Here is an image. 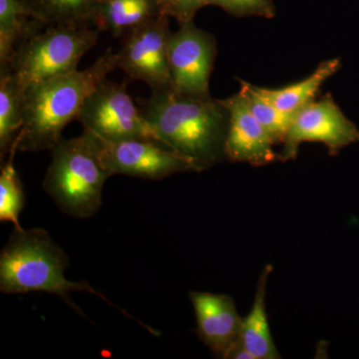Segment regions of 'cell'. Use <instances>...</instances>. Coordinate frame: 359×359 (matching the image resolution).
I'll list each match as a JSON object with an SVG mask.
<instances>
[{"label":"cell","instance_id":"obj_7","mask_svg":"<svg viewBox=\"0 0 359 359\" xmlns=\"http://www.w3.org/2000/svg\"><path fill=\"white\" fill-rule=\"evenodd\" d=\"M304 142L323 144L330 156H337L342 149L359 143V129L328 93L295 113L278 153L280 162L294 160Z\"/></svg>","mask_w":359,"mask_h":359},{"label":"cell","instance_id":"obj_8","mask_svg":"<svg viewBox=\"0 0 359 359\" xmlns=\"http://www.w3.org/2000/svg\"><path fill=\"white\" fill-rule=\"evenodd\" d=\"M217 56V41L193 21L180 25L168 39V61L172 89L176 93L211 98L210 77Z\"/></svg>","mask_w":359,"mask_h":359},{"label":"cell","instance_id":"obj_14","mask_svg":"<svg viewBox=\"0 0 359 359\" xmlns=\"http://www.w3.org/2000/svg\"><path fill=\"white\" fill-rule=\"evenodd\" d=\"M271 271L273 266L266 264L257 282L252 309L245 318H243L241 341L255 359L280 358L271 337L266 309V283Z\"/></svg>","mask_w":359,"mask_h":359},{"label":"cell","instance_id":"obj_19","mask_svg":"<svg viewBox=\"0 0 359 359\" xmlns=\"http://www.w3.org/2000/svg\"><path fill=\"white\" fill-rule=\"evenodd\" d=\"M240 82V91L244 94L250 112L255 116L257 121L262 125L275 145L283 143L294 122L295 114H290L276 109L275 106L264 100L263 97L259 96L252 89V84L242 80Z\"/></svg>","mask_w":359,"mask_h":359},{"label":"cell","instance_id":"obj_18","mask_svg":"<svg viewBox=\"0 0 359 359\" xmlns=\"http://www.w3.org/2000/svg\"><path fill=\"white\" fill-rule=\"evenodd\" d=\"M45 26L30 16L18 0H0V68L8 63L23 39Z\"/></svg>","mask_w":359,"mask_h":359},{"label":"cell","instance_id":"obj_13","mask_svg":"<svg viewBox=\"0 0 359 359\" xmlns=\"http://www.w3.org/2000/svg\"><path fill=\"white\" fill-rule=\"evenodd\" d=\"M341 68L339 58H332L323 61L309 76L297 83L287 85L283 88H263L252 85V89L263 97L276 109L282 112L295 114L309 103L316 100L318 92L327 80L334 76Z\"/></svg>","mask_w":359,"mask_h":359},{"label":"cell","instance_id":"obj_15","mask_svg":"<svg viewBox=\"0 0 359 359\" xmlns=\"http://www.w3.org/2000/svg\"><path fill=\"white\" fill-rule=\"evenodd\" d=\"M162 15L156 0H102L93 26L111 33L116 39H123L129 32Z\"/></svg>","mask_w":359,"mask_h":359},{"label":"cell","instance_id":"obj_5","mask_svg":"<svg viewBox=\"0 0 359 359\" xmlns=\"http://www.w3.org/2000/svg\"><path fill=\"white\" fill-rule=\"evenodd\" d=\"M100 30L92 25H47L16 47L7 70L23 88L77 71L84 54L95 46Z\"/></svg>","mask_w":359,"mask_h":359},{"label":"cell","instance_id":"obj_10","mask_svg":"<svg viewBox=\"0 0 359 359\" xmlns=\"http://www.w3.org/2000/svg\"><path fill=\"white\" fill-rule=\"evenodd\" d=\"M99 141L101 162L111 176L125 175L159 181L174 174L198 173L197 168L190 160L157 141L147 139L120 142L99 139Z\"/></svg>","mask_w":359,"mask_h":359},{"label":"cell","instance_id":"obj_9","mask_svg":"<svg viewBox=\"0 0 359 359\" xmlns=\"http://www.w3.org/2000/svg\"><path fill=\"white\" fill-rule=\"evenodd\" d=\"M169 18L159 15L143 23L123 37L117 52L118 68L127 76L145 82L154 90L172 89L168 39Z\"/></svg>","mask_w":359,"mask_h":359},{"label":"cell","instance_id":"obj_3","mask_svg":"<svg viewBox=\"0 0 359 359\" xmlns=\"http://www.w3.org/2000/svg\"><path fill=\"white\" fill-rule=\"evenodd\" d=\"M118 68L117 53L108 49L86 69L26 87L25 124L16 144L18 152L52 150L65 127L78 118L90 94Z\"/></svg>","mask_w":359,"mask_h":359},{"label":"cell","instance_id":"obj_2","mask_svg":"<svg viewBox=\"0 0 359 359\" xmlns=\"http://www.w3.org/2000/svg\"><path fill=\"white\" fill-rule=\"evenodd\" d=\"M69 257L43 229L14 228L8 242L0 254V292L6 294L41 292L55 294L81 316H85L71 294L88 292L134 320L153 335H160L155 328L135 318L125 309L116 306L89 283L72 282L65 276Z\"/></svg>","mask_w":359,"mask_h":359},{"label":"cell","instance_id":"obj_12","mask_svg":"<svg viewBox=\"0 0 359 359\" xmlns=\"http://www.w3.org/2000/svg\"><path fill=\"white\" fill-rule=\"evenodd\" d=\"M197 320L198 337L203 344L226 358L231 348L241 341L243 318L233 297L207 292H189Z\"/></svg>","mask_w":359,"mask_h":359},{"label":"cell","instance_id":"obj_6","mask_svg":"<svg viewBox=\"0 0 359 359\" xmlns=\"http://www.w3.org/2000/svg\"><path fill=\"white\" fill-rule=\"evenodd\" d=\"M78 121L105 142L157 141L154 130L135 105L125 83L104 79L85 101Z\"/></svg>","mask_w":359,"mask_h":359},{"label":"cell","instance_id":"obj_20","mask_svg":"<svg viewBox=\"0 0 359 359\" xmlns=\"http://www.w3.org/2000/svg\"><path fill=\"white\" fill-rule=\"evenodd\" d=\"M14 150L1 164L0 173V222L21 228L20 216L25 207V195L22 183L14 167Z\"/></svg>","mask_w":359,"mask_h":359},{"label":"cell","instance_id":"obj_16","mask_svg":"<svg viewBox=\"0 0 359 359\" xmlns=\"http://www.w3.org/2000/svg\"><path fill=\"white\" fill-rule=\"evenodd\" d=\"M25 91L7 70H0V162L16 150L25 124ZM18 151V150H16Z\"/></svg>","mask_w":359,"mask_h":359},{"label":"cell","instance_id":"obj_11","mask_svg":"<svg viewBox=\"0 0 359 359\" xmlns=\"http://www.w3.org/2000/svg\"><path fill=\"white\" fill-rule=\"evenodd\" d=\"M219 102L229 113L224 148L226 160L233 163H248L257 167L280 161L278 153L273 148L275 144L250 112L242 92L222 99Z\"/></svg>","mask_w":359,"mask_h":359},{"label":"cell","instance_id":"obj_23","mask_svg":"<svg viewBox=\"0 0 359 359\" xmlns=\"http://www.w3.org/2000/svg\"><path fill=\"white\" fill-rule=\"evenodd\" d=\"M226 359H255L252 354L245 348L242 341L238 342L235 346L231 348L230 353L226 355Z\"/></svg>","mask_w":359,"mask_h":359},{"label":"cell","instance_id":"obj_17","mask_svg":"<svg viewBox=\"0 0 359 359\" xmlns=\"http://www.w3.org/2000/svg\"><path fill=\"white\" fill-rule=\"evenodd\" d=\"M45 25H92L102 0H18Z\"/></svg>","mask_w":359,"mask_h":359},{"label":"cell","instance_id":"obj_1","mask_svg":"<svg viewBox=\"0 0 359 359\" xmlns=\"http://www.w3.org/2000/svg\"><path fill=\"white\" fill-rule=\"evenodd\" d=\"M140 110L158 142L190 160L198 173L226 160L229 113L219 99L154 90Z\"/></svg>","mask_w":359,"mask_h":359},{"label":"cell","instance_id":"obj_22","mask_svg":"<svg viewBox=\"0 0 359 359\" xmlns=\"http://www.w3.org/2000/svg\"><path fill=\"white\" fill-rule=\"evenodd\" d=\"M156 2L162 15L175 18L179 25L193 21L201 8L209 6V0H156Z\"/></svg>","mask_w":359,"mask_h":359},{"label":"cell","instance_id":"obj_21","mask_svg":"<svg viewBox=\"0 0 359 359\" xmlns=\"http://www.w3.org/2000/svg\"><path fill=\"white\" fill-rule=\"evenodd\" d=\"M209 6L221 7L236 18L257 16L271 20L276 16L273 0H209Z\"/></svg>","mask_w":359,"mask_h":359},{"label":"cell","instance_id":"obj_4","mask_svg":"<svg viewBox=\"0 0 359 359\" xmlns=\"http://www.w3.org/2000/svg\"><path fill=\"white\" fill-rule=\"evenodd\" d=\"M43 189L65 214L75 219L95 216L102 205L109 172L100 159V141L84 130L79 137L61 139L51 150Z\"/></svg>","mask_w":359,"mask_h":359}]
</instances>
